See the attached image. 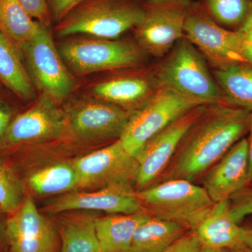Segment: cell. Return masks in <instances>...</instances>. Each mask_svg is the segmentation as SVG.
Wrapping results in <instances>:
<instances>
[{
    "instance_id": "cell-1",
    "label": "cell",
    "mask_w": 252,
    "mask_h": 252,
    "mask_svg": "<svg viewBox=\"0 0 252 252\" xmlns=\"http://www.w3.org/2000/svg\"><path fill=\"white\" fill-rule=\"evenodd\" d=\"M250 114L226 103L210 104L186 134L157 182H195L248 133ZM155 183V184H156Z\"/></svg>"
},
{
    "instance_id": "cell-2",
    "label": "cell",
    "mask_w": 252,
    "mask_h": 252,
    "mask_svg": "<svg viewBox=\"0 0 252 252\" xmlns=\"http://www.w3.org/2000/svg\"><path fill=\"white\" fill-rule=\"evenodd\" d=\"M146 0H85L55 26L59 37L119 39L142 21Z\"/></svg>"
},
{
    "instance_id": "cell-3",
    "label": "cell",
    "mask_w": 252,
    "mask_h": 252,
    "mask_svg": "<svg viewBox=\"0 0 252 252\" xmlns=\"http://www.w3.org/2000/svg\"><path fill=\"white\" fill-rule=\"evenodd\" d=\"M154 71L159 86L170 88L198 103H226L206 60L185 36L154 67Z\"/></svg>"
},
{
    "instance_id": "cell-4",
    "label": "cell",
    "mask_w": 252,
    "mask_h": 252,
    "mask_svg": "<svg viewBox=\"0 0 252 252\" xmlns=\"http://www.w3.org/2000/svg\"><path fill=\"white\" fill-rule=\"evenodd\" d=\"M61 57L74 77L104 71L145 67L149 55L135 41L77 38L56 44Z\"/></svg>"
},
{
    "instance_id": "cell-5",
    "label": "cell",
    "mask_w": 252,
    "mask_h": 252,
    "mask_svg": "<svg viewBox=\"0 0 252 252\" xmlns=\"http://www.w3.org/2000/svg\"><path fill=\"white\" fill-rule=\"evenodd\" d=\"M137 194L152 216L175 222L190 232L196 230L215 204L202 186L185 180L162 181Z\"/></svg>"
},
{
    "instance_id": "cell-6",
    "label": "cell",
    "mask_w": 252,
    "mask_h": 252,
    "mask_svg": "<svg viewBox=\"0 0 252 252\" xmlns=\"http://www.w3.org/2000/svg\"><path fill=\"white\" fill-rule=\"evenodd\" d=\"M63 107L68 140L79 143L120 140L130 117L124 109L90 94L70 97Z\"/></svg>"
},
{
    "instance_id": "cell-7",
    "label": "cell",
    "mask_w": 252,
    "mask_h": 252,
    "mask_svg": "<svg viewBox=\"0 0 252 252\" xmlns=\"http://www.w3.org/2000/svg\"><path fill=\"white\" fill-rule=\"evenodd\" d=\"M23 62L36 90L57 103L65 102L77 88L53 39L50 28L41 24L35 36L20 49Z\"/></svg>"
},
{
    "instance_id": "cell-8",
    "label": "cell",
    "mask_w": 252,
    "mask_h": 252,
    "mask_svg": "<svg viewBox=\"0 0 252 252\" xmlns=\"http://www.w3.org/2000/svg\"><path fill=\"white\" fill-rule=\"evenodd\" d=\"M200 105L206 104L198 103L167 86H159L146 103L130 114L121 142L129 154L136 157L152 137Z\"/></svg>"
},
{
    "instance_id": "cell-9",
    "label": "cell",
    "mask_w": 252,
    "mask_h": 252,
    "mask_svg": "<svg viewBox=\"0 0 252 252\" xmlns=\"http://www.w3.org/2000/svg\"><path fill=\"white\" fill-rule=\"evenodd\" d=\"M193 0H146L144 14L134 28L135 41L149 56L163 58L185 36Z\"/></svg>"
},
{
    "instance_id": "cell-10",
    "label": "cell",
    "mask_w": 252,
    "mask_h": 252,
    "mask_svg": "<svg viewBox=\"0 0 252 252\" xmlns=\"http://www.w3.org/2000/svg\"><path fill=\"white\" fill-rule=\"evenodd\" d=\"M185 36L203 55L214 69L247 63L243 32L225 29L209 15L200 1H193L185 26Z\"/></svg>"
},
{
    "instance_id": "cell-11",
    "label": "cell",
    "mask_w": 252,
    "mask_h": 252,
    "mask_svg": "<svg viewBox=\"0 0 252 252\" xmlns=\"http://www.w3.org/2000/svg\"><path fill=\"white\" fill-rule=\"evenodd\" d=\"M68 140L65 113L61 104L45 94H39L27 110L15 116L0 143L9 149Z\"/></svg>"
},
{
    "instance_id": "cell-12",
    "label": "cell",
    "mask_w": 252,
    "mask_h": 252,
    "mask_svg": "<svg viewBox=\"0 0 252 252\" xmlns=\"http://www.w3.org/2000/svg\"><path fill=\"white\" fill-rule=\"evenodd\" d=\"M207 106L200 105L192 109L144 144L135 157L138 162V171L134 184L136 190L148 187L159 180L186 134L205 112Z\"/></svg>"
},
{
    "instance_id": "cell-13",
    "label": "cell",
    "mask_w": 252,
    "mask_h": 252,
    "mask_svg": "<svg viewBox=\"0 0 252 252\" xmlns=\"http://www.w3.org/2000/svg\"><path fill=\"white\" fill-rule=\"evenodd\" d=\"M77 189H99L114 184H135L138 162L129 154L120 140L76 159Z\"/></svg>"
},
{
    "instance_id": "cell-14",
    "label": "cell",
    "mask_w": 252,
    "mask_h": 252,
    "mask_svg": "<svg viewBox=\"0 0 252 252\" xmlns=\"http://www.w3.org/2000/svg\"><path fill=\"white\" fill-rule=\"evenodd\" d=\"M144 209L133 184H114L94 190H72L51 199L44 211L61 214L70 211H101L113 214H132Z\"/></svg>"
},
{
    "instance_id": "cell-15",
    "label": "cell",
    "mask_w": 252,
    "mask_h": 252,
    "mask_svg": "<svg viewBox=\"0 0 252 252\" xmlns=\"http://www.w3.org/2000/svg\"><path fill=\"white\" fill-rule=\"evenodd\" d=\"M11 252H56L59 232L26 195L17 211L10 215L5 228Z\"/></svg>"
},
{
    "instance_id": "cell-16",
    "label": "cell",
    "mask_w": 252,
    "mask_h": 252,
    "mask_svg": "<svg viewBox=\"0 0 252 252\" xmlns=\"http://www.w3.org/2000/svg\"><path fill=\"white\" fill-rule=\"evenodd\" d=\"M159 87L154 67L124 70L91 84L89 94L132 114L142 107Z\"/></svg>"
},
{
    "instance_id": "cell-17",
    "label": "cell",
    "mask_w": 252,
    "mask_h": 252,
    "mask_svg": "<svg viewBox=\"0 0 252 252\" xmlns=\"http://www.w3.org/2000/svg\"><path fill=\"white\" fill-rule=\"evenodd\" d=\"M248 139L235 143L202 176V187L215 203L229 200L249 185Z\"/></svg>"
},
{
    "instance_id": "cell-18",
    "label": "cell",
    "mask_w": 252,
    "mask_h": 252,
    "mask_svg": "<svg viewBox=\"0 0 252 252\" xmlns=\"http://www.w3.org/2000/svg\"><path fill=\"white\" fill-rule=\"evenodd\" d=\"M240 225L233 220L229 200L217 202L193 232L203 246L229 250L243 245Z\"/></svg>"
},
{
    "instance_id": "cell-19",
    "label": "cell",
    "mask_w": 252,
    "mask_h": 252,
    "mask_svg": "<svg viewBox=\"0 0 252 252\" xmlns=\"http://www.w3.org/2000/svg\"><path fill=\"white\" fill-rule=\"evenodd\" d=\"M152 216L147 210L97 217L95 230L101 252H127L136 230Z\"/></svg>"
},
{
    "instance_id": "cell-20",
    "label": "cell",
    "mask_w": 252,
    "mask_h": 252,
    "mask_svg": "<svg viewBox=\"0 0 252 252\" xmlns=\"http://www.w3.org/2000/svg\"><path fill=\"white\" fill-rule=\"evenodd\" d=\"M97 217L89 211L63 212L58 217L61 252H101L95 230Z\"/></svg>"
},
{
    "instance_id": "cell-21",
    "label": "cell",
    "mask_w": 252,
    "mask_h": 252,
    "mask_svg": "<svg viewBox=\"0 0 252 252\" xmlns=\"http://www.w3.org/2000/svg\"><path fill=\"white\" fill-rule=\"evenodd\" d=\"M0 83L23 102L36 99V89L27 72L22 55L0 32Z\"/></svg>"
},
{
    "instance_id": "cell-22",
    "label": "cell",
    "mask_w": 252,
    "mask_h": 252,
    "mask_svg": "<svg viewBox=\"0 0 252 252\" xmlns=\"http://www.w3.org/2000/svg\"><path fill=\"white\" fill-rule=\"evenodd\" d=\"M212 74L227 104L252 112L251 64H230L220 69H214Z\"/></svg>"
},
{
    "instance_id": "cell-23",
    "label": "cell",
    "mask_w": 252,
    "mask_h": 252,
    "mask_svg": "<svg viewBox=\"0 0 252 252\" xmlns=\"http://www.w3.org/2000/svg\"><path fill=\"white\" fill-rule=\"evenodd\" d=\"M187 230L175 222L151 216L136 230L127 252H161Z\"/></svg>"
},
{
    "instance_id": "cell-24",
    "label": "cell",
    "mask_w": 252,
    "mask_h": 252,
    "mask_svg": "<svg viewBox=\"0 0 252 252\" xmlns=\"http://www.w3.org/2000/svg\"><path fill=\"white\" fill-rule=\"evenodd\" d=\"M41 23L32 18L18 0H0V32L20 49L35 36Z\"/></svg>"
},
{
    "instance_id": "cell-25",
    "label": "cell",
    "mask_w": 252,
    "mask_h": 252,
    "mask_svg": "<svg viewBox=\"0 0 252 252\" xmlns=\"http://www.w3.org/2000/svg\"><path fill=\"white\" fill-rule=\"evenodd\" d=\"M28 185L40 195H61L77 190L78 180L72 162H59L31 174Z\"/></svg>"
},
{
    "instance_id": "cell-26",
    "label": "cell",
    "mask_w": 252,
    "mask_h": 252,
    "mask_svg": "<svg viewBox=\"0 0 252 252\" xmlns=\"http://www.w3.org/2000/svg\"><path fill=\"white\" fill-rule=\"evenodd\" d=\"M201 3L220 26L240 29L246 23L252 7V0H203Z\"/></svg>"
},
{
    "instance_id": "cell-27",
    "label": "cell",
    "mask_w": 252,
    "mask_h": 252,
    "mask_svg": "<svg viewBox=\"0 0 252 252\" xmlns=\"http://www.w3.org/2000/svg\"><path fill=\"white\" fill-rule=\"evenodd\" d=\"M26 195L23 182L9 165L0 160V210L13 215L21 207Z\"/></svg>"
},
{
    "instance_id": "cell-28",
    "label": "cell",
    "mask_w": 252,
    "mask_h": 252,
    "mask_svg": "<svg viewBox=\"0 0 252 252\" xmlns=\"http://www.w3.org/2000/svg\"><path fill=\"white\" fill-rule=\"evenodd\" d=\"M229 203L233 220L240 224L247 217L252 215V184L234 194Z\"/></svg>"
},
{
    "instance_id": "cell-29",
    "label": "cell",
    "mask_w": 252,
    "mask_h": 252,
    "mask_svg": "<svg viewBox=\"0 0 252 252\" xmlns=\"http://www.w3.org/2000/svg\"><path fill=\"white\" fill-rule=\"evenodd\" d=\"M32 18L43 26L51 28L52 19L46 0H18Z\"/></svg>"
},
{
    "instance_id": "cell-30",
    "label": "cell",
    "mask_w": 252,
    "mask_h": 252,
    "mask_svg": "<svg viewBox=\"0 0 252 252\" xmlns=\"http://www.w3.org/2000/svg\"><path fill=\"white\" fill-rule=\"evenodd\" d=\"M85 0H46L53 22L57 24Z\"/></svg>"
},
{
    "instance_id": "cell-31",
    "label": "cell",
    "mask_w": 252,
    "mask_h": 252,
    "mask_svg": "<svg viewBox=\"0 0 252 252\" xmlns=\"http://www.w3.org/2000/svg\"><path fill=\"white\" fill-rule=\"evenodd\" d=\"M203 245L193 232L186 233L161 252H199Z\"/></svg>"
},
{
    "instance_id": "cell-32",
    "label": "cell",
    "mask_w": 252,
    "mask_h": 252,
    "mask_svg": "<svg viewBox=\"0 0 252 252\" xmlns=\"http://www.w3.org/2000/svg\"><path fill=\"white\" fill-rule=\"evenodd\" d=\"M6 94H0V143L15 117L14 107L6 98Z\"/></svg>"
},
{
    "instance_id": "cell-33",
    "label": "cell",
    "mask_w": 252,
    "mask_h": 252,
    "mask_svg": "<svg viewBox=\"0 0 252 252\" xmlns=\"http://www.w3.org/2000/svg\"><path fill=\"white\" fill-rule=\"evenodd\" d=\"M249 137L248 139V159H249V185L252 184V112L250 114V126L248 130Z\"/></svg>"
},
{
    "instance_id": "cell-34",
    "label": "cell",
    "mask_w": 252,
    "mask_h": 252,
    "mask_svg": "<svg viewBox=\"0 0 252 252\" xmlns=\"http://www.w3.org/2000/svg\"><path fill=\"white\" fill-rule=\"evenodd\" d=\"M240 231L243 245L252 251V225H240Z\"/></svg>"
},
{
    "instance_id": "cell-35",
    "label": "cell",
    "mask_w": 252,
    "mask_h": 252,
    "mask_svg": "<svg viewBox=\"0 0 252 252\" xmlns=\"http://www.w3.org/2000/svg\"><path fill=\"white\" fill-rule=\"evenodd\" d=\"M243 54L245 62L252 65V44L245 41L243 44Z\"/></svg>"
},
{
    "instance_id": "cell-36",
    "label": "cell",
    "mask_w": 252,
    "mask_h": 252,
    "mask_svg": "<svg viewBox=\"0 0 252 252\" xmlns=\"http://www.w3.org/2000/svg\"><path fill=\"white\" fill-rule=\"evenodd\" d=\"M240 31L243 32L245 41L252 44V22L244 26Z\"/></svg>"
},
{
    "instance_id": "cell-37",
    "label": "cell",
    "mask_w": 252,
    "mask_h": 252,
    "mask_svg": "<svg viewBox=\"0 0 252 252\" xmlns=\"http://www.w3.org/2000/svg\"><path fill=\"white\" fill-rule=\"evenodd\" d=\"M224 251L225 252H252V250L245 245H240V246L229 249V250H225Z\"/></svg>"
},
{
    "instance_id": "cell-38",
    "label": "cell",
    "mask_w": 252,
    "mask_h": 252,
    "mask_svg": "<svg viewBox=\"0 0 252 252\" xmlns=\"http://www.w3.org/2000/svg\"><path fill=\"white\" fill-rule=\"evenodd\" d=\"M199 252H225V251L220 249L210 248V247L203 246V245Z\"/></svg>"
},
{
    "instance_id": "cell-39",
    "label": "cell",
    "mask_w": 252,
    "mask_h": 252,
    "mask_svg": "<svg viewBox=\"0 0 252 252\" xmlns=\"http://www.w3.org/2000/svg\"><path fill=\"white\" fill-rule=\"evenodd\" d=\"M6 88L0 83V94H6Z\"/></svg>"
},
{
    "instance_id": "cell-40",
    "label": "cell",
    "mask_w": 252,
    "mask_h": 252,
    "mask_svg": "<svg viewBox=\"0 0 252 252\" xmlns=\"http://www.w3.org/2000/svg\"><path fill=\"white\" fill-rule=\"evenodd\" d=\"M251 22H252V10H251V12H250V16H249L248 20H247L246 23H245V24H244V26H245V25L248 24V23H250Z\"/></svg>"
},
{
    "instance_id": "cell-41",
    "label": "cell",
    "mask_w": 252,
    "mask_h": 252,
    "mask_svg": "<svg viewBox=\"0 0 252 252\" xmlns=\"http://www.w3.org/2000/svg\"><path fill=\"white\" fill-rule=\"evenodd\" d=\"M0 240H1V237H0Z\"/></svg>"
}]
</instances>
